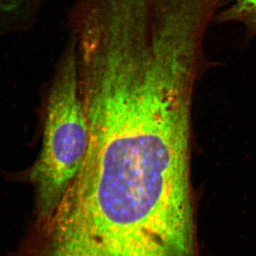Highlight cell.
I'll return each instance as SVG.
<instances>
[{"mask_svg": "<svg viewBox=\"0 0 256 256\" xmlns=\"http://www.w3.org/2000/svg\"><path fill=\"white\" fill-rule=\"evenodd\" d=\"M194 84L149 66L84 74L88 148L63 201L101 213L191 215Z\"/></svg>", "mask_w": 256, "mask_h": 256, "instance_id": "1", "label": "cell"}, {"mask_svg": "<svg viewBox=\"0 0 256 256\" xmlns=\"http://www.w3.org/2000/svg\"><path fill=\"white\" fill-rule=\"evenodd\" d=\"M88 143L78 52L73 38L50 88L42 150L30 173L40 220H46L53 213L76 178L86 156Z\"/></svg>", "mask_w": 256, "mask_h": 256, "instance_id": "2", "label": "cell"}, {"mask_svg": "<svg viewBox=\"0 0 256 256\" xmlns=\"http://www.w3.org/2000/svg\"><path fill=\"white\" fill-rule=\"evenodd\" d=\"M214 23L240 24L245 28V41H252L256 36V0H234L228 8L220 10Z\"/></svg>", "mask_w": 256, "mask_h": 256, "instance_id": "3", "label": "cell"}]
</instances>
